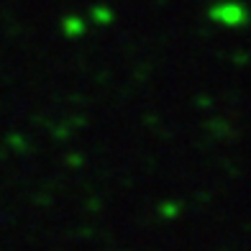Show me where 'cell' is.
I'll use <instances>...</instances> for the list:
<instances>
[{"mask_svg":"<svg viewBox=\"0 0 251 251\" xmlns=\"http://www.w3.org/2000/svg\"><path fill=\"white\" fill-rule=\"evenodd\" d=\"M213 18L226 24V26H241L249 18V13H246V8L238 5V3H223L218 8H213Z\"/></svg>","mask_w":251,"mask_h":251,"instance_id":"6da1fadb","label":"cell"}]
</instances>
